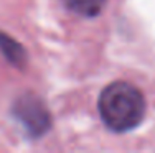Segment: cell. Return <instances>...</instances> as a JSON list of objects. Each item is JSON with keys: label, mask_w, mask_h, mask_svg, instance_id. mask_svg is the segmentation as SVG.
<instances>
[{"label": "cell", "mask_w": 155, "mask_h": 153, "mask_svg": "<svg viewBox=\"0 0 155 153\" xmlns=\"http://www.w3.org/2000/svg\"><path fill=\"white\" fill-rule=\"evenodd\" d=\"M102 122L114 132H127L137 127L145 114V100L137 87L129 82H114L99 97Z\"/></svg>", "instance_id": "cell-1"}, {"label": "cell", "mask_w": 155, "mask_h": 153, "mask_svg": "<svg viewBox=\"0 0 155 153\" xmlns=\"http://www.w3.org/2000/svg\"><path fill=\"white\" fill-rule=\"evenodd\" d=\"M17 115L21 119V122L31 130L33 133H41L48 125V115L41 109L40 102L33 100H25L21 99L17 109Z\"/></svg>", "instance_id": "cell-2"}, {"label": "cell", "mask_w": 155, "mask_h": 153, "mask_svg": "<svg viewBox=\"0 0 155 153\" xmlns=\"http://www.w3.org/2000/svg\"><path fill=\"white\" fill-rule=\"evenodd\" d=\"M66 5L78 15L83 17H96L102 12L106 0H66Z\"/></svg>", "instance_id": "cell-3"}]
</instances>
